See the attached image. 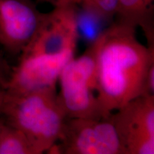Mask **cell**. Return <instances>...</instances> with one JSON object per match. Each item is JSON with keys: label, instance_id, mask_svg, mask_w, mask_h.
Returning a JSON list of instances; mask_svg holds the SVG:
<instances>
[{"label": "cell", "instance_id": "obj_1", "mask_svg": "<svg viewBox=\"0 0 154 154\" xmlns=\"http://www.w3.org/2000/svg\"><path fill=\"white\" fill-rule=\"evenodd\" d=\"M136 29L116 22L100 32L93 42L96 93L103 119L143 96L146 76L154 64V47L138 41Z\"/></svg>", "mask_w": 154, "mask_h": 154}, {"label": "cell", "instance_id": "obj_2", "mask_svg": "<svg viewBox=\"0 0 154 154\" xmlns=\"http://www.w3.org/2000/svg\"><path fill=\"white\" fill-rule=\"evenodd\" d=\"M0 116L24 135L36 154L49 152L57 143L67 119L57 87L22 94L4 91Z\"/></svg>", "mask_w": 154, "mask_h": 154}, {"label": "cell", "instance_id": "obj_3", "mask_svg": "<svg viewBox=\"0 0 154 154\" xmlns=\"http://www.w3.org/2000/svg\"><path fill=\"white\" fill-rule=\"evenodd\" d=\"M58 97L66 118L103 119L97 99V72L94 42L65 65L58 82Z\"/></svg>", "mask_w": 154, "mask_h": 154}, {"label": "cell", "instance_id": "obj_4", "mask_svg": "<svg viewBox=\"0 0 154 154\" xmlns=\"http://www.w3.org/2000/svg\"><path fill=\"white\" fill-rule=\"evenodd\" d=\"M57 143V153L125 154L111 116L67 118Z\"/></svg>", "mask_w": 154, "mask_h": 154}, {"label": "cell", "instance_id": "obj_5", "mask_svg": "<svg viewBox=\"0 0 154 154\" xmlns=\"http://www.w3.org/2000/svg\"><path fill=\"white\" fill-rule=\"evenodd\" d=\"M111 117L125 154L154 153V96H138Z\"/></svg>", "mask_w": 154, "mask_h": 154}, {"label": "cell", "instance_id": "obj_6", "mask_svg": "<svg viewBox=\"0 0 154 154\" xmlns=\"http://www.w3.org/2000/svg\"><path fill=\"white\" fill-rule=\"evenodd\" d=\"M44 14L33 0H0V47L19 57L37 33Z\"/></svg>", "mask_w": 154, "mask_h": 154}, {"label": "cell", "instance_id": "obj_7", "mask_svg": "<svg viewBox=\"0 0 154 154\" xmlns=\"http://www.w3.org/2000/svg\"><path fill=\"white\" fill-rule=\"evenodd\" d=\"M75 51L68 50L54 55L21 54L17 64L11 69L4 91L10 94H22L57 87L61 71L74 57Z\"/></svg>", "mask_w": 154, "mask_h": 154}, {"label": "cell", "instance_id": "obj_8", "mask_svg": "<svg viewBox=\"0 0 154 154\" xmlns=\"http://www.w3.org/2000/svg\"><path fill=\"white\" fill-rule=\"evenodd\" d=\"M76 7H55L45 13L37 33L22 53L54 55L76 50L79 19Z\"/></svg>", "mask_w": 154, "mask_h": 154}, {"label": "cell", "instance_id": "obj_9", "mask_svg": "<svg viewBox=\"0 0 154 154\" xmlns=\"http://www.w3.org/2000/svg\"><path fill=\"white\" fill-rule=\"evenodd\" d=\"M154 0H119L115 16L117 22L136 28L140 26L147 38L148 47H154L153 14Z\"/></svg>", "mask_w": 154, "mask_h": 154}, {"label": "cell", "instance_id": "obj_10", "mask_svg": "<svg viewBox=\"0 0 154 154\" xmlns=\"http://www.w3.org/2000/svg\"><path fill=\"white\" fill-rule=\"evenodd\" d=\"M0 154H36L22 132L0 116Z\"/></svg>", "mask_w": 154, "mask_h": 154}, {"label": "cell", "instance_id": "obj_11", "mask_svg": "<svg viewBox=\"0 0 154 154\" xmlns=\"http://www.w3.org/2000/svg\"><path fill=\"white\" fill-rule=\"evenodd\" d=\"M119 0H83L82 6L99 17L109 19L115 16Z\"/></svg>", "mask_w": 154, "mask_h": 154}, {"label": "cell", "instance_id": "obj_12", "mask_svg": "<svg viewBox=\"0 0 154 154\" xmlns=\"http://www.w3.org/2000/svg\"><path fill=\"white\" fill-rule=\"evenodd\" d=\"M11 69L0 53V88L5 90L10 76Z\"/></svg>", "mask_w": 154, "mask_h": 154}, {"label": "cell", "instance_id": "obj_13", "mask_svg": "<svg viewBox=\"0 0 154 154\" xmlns=\"http://www.w3.org/2000/svg\"><path fill=\"white\" fill-rule=\"evenodd\" d=\"M38 2H45L50 4L55 7H61V6H73L76 7L79 5H82L83 0H35Z\"/></svg>", "mask_w": 154, "mask_h": 154}, {"label": "cell", "instance_id": "obj_14", "mask_svg": "<svg viewBox=\"0 0 154 154\" xmlns=\"http://www.w3.org/2000/svg\"><path fill=\"white\" fill-rule=\"evenodd\" d=\"M3 94H4V90L0 89V97H1V96H2Z\"/></svg>", "mask_w": 154, "mask_h": 154}, {"label": "cell", "instance_id": "obj_15", "mask_svg": "<svg viewBox=\"0 0 154 154\" xmlns=\"http://www.w3.org/2000/svg\"><path fill=\"white\" fill-rule=\"evenodd\" d=\"M3 96H4V94H3L2 96H1V97H0V106H1L2 101V99H3Z\"/></svg>", "mask_w": 154, "mask_h": 154}, {"label": "cell", "instance_id": "obj_16", "mask_svg": "<svg viewBox=\"0 0 154 154\" xmlns=\"http://www.w3.org/2000/svg\"><path fill=\"white\" fill-rule=\"evenodd\" d=\"M0 89H2V88H0Z\"/></svg>", "mask_w": 154, "mask_h": 154}]
</instances>
